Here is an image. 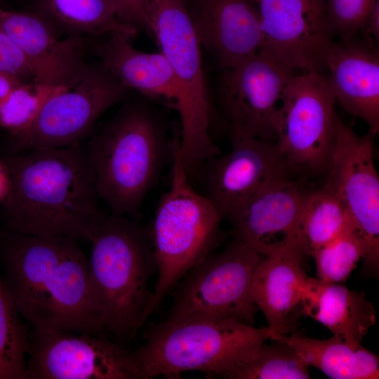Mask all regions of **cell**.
Returning a JSON list of instances; mask_svg holds the SVG:
<instances>
[{"mask_svg": "<svg viewBox=\"0 0 379 379\" xmlns=\"http://www.w3.org/2000/svg\"><path fill=\"white\" fill-rule=\"evenodd\" d=\"M11 187L2 229L92 242L105 216L84 146L36 149L2 157Z\"/></svg>", "mask_w": 379, "mask_h": 379, "instance_id": "6da1fadb", "label": "cell"}, {"mask_svg": "<svg viewBox=\"0 0 379 379\" xmlns=\"http://www.w3.org/2000/svg\"><path fill=\"white\" fill-rule=\"evenodd\" d=\"M0 264L13 302L32 329L106 332L90 300L88 260L77 240L1 229Z\"/></svg>", "mask_w": 379, "mask_h": 379, "instance_id": "7a4b0ae2", "label": "cell"}, {"mask_svg": "<svg viewBox=\"0 0 379 379\" xmlns=\"http://www.w3.org/2000/svg\"><path fill=\"white\" fill-rule=\"evenodd\" d=\"M145 101L124 105L84 146L100 200L137 220L148 193L171 162L175 136Z\"/></svg>", "mask_w": 379, "mask_h": 379, "instance_id": "3957f363", "label": "cell"}, {"mask_svg": "<svg viewBox=\"0 0 379 379\" xmlns=\"http://www.w3.org/2000/svg\"><path fill=\"white\" fill-rule=\"evenodd\" d=\"M88 267L90 300L106 332L131 340L144 325L157 270L149 227L121 215L105 216L93 240Z\"/></svg>", "mask_w": 379, "mask_h": 379, "instance_id": "277c9868", "label": "cell"}, {"mask_svg": "<svg viewBox=\"0 0 379 379\" xmlns=\"http://www.w3.org/2000/svg\"><path fill=\"white\" fill-rule=\"evenodd\" d=\"M271 338L267 327L255 328L233 319L163 321L147 329L145 343L132 354L142 379L178 378L188 371L223 378L253 359Z\"/></svg>", "mask_w": 379, "mask_h": 379, "instance_id": "5b68a950", "label": "cell"}, {"mask_svg": "<svg viewBox=\"0 0 379 379\" xmlns=\"http://www.w3.org/2000/svg\"><path fill=\"white\" fill-rule=\"evenodd\" d=\"M171 164L170 187L161 197L149 227L158 279L145 322L188 270L211 253L220 237L222 219L193 187L182 161L179 134Z\"/></svg>", "mask_w": 379, "mask_h": 379, "instance_id": "8992f818", "label": "cell"}, {"mask_svg": "<svg viewBox=\"0 0 379 379\" xmlns=\"http://www.w3.org/2000/svg\"><path fill=\"white\" fill-rule=\"evenodd\" d=\"M154 39L175 77L180 119V151L190 177L221 154L210 135L212 106L202 68L201 44L185 0H151Z\"/></svg>", "mask_w": 379, "mask_h": 379, "instance_id": "52a82bcc", "label": "cell"}, {"mask_svg": "<svg viewBox=\"0 0 379 379\" xmlns=\"http://www.w3.org/2000/svg\"><path fill=\"white\" fill-rule=\"evenodd\" d=\"M261 256L238 239L220 253L209 254L172 290L164 321L233 319L253 325L258 309L251 295V280Z\"/></svg>", "mask_w": 379, "mask_h": 379, "instance_id": "ba28073f", "label": "cell"}, {"mask_svg": "<svg viewBox=\"0 0 379 379\" xmlns=\"http://www.w3.org/2000/svg\"><path fill=\"white\" fill-rule=\"evenodd\" d=\"M129 91L101 62H87L46 100L30 127L9 142L8 154L81 145L100 116Z\"/></svg>", "mask_w": 379, "mask_h": 379, "instance_id": "9c48e42d", "label": "cell"}, {"mask_svg": "<svg viewBox=\"0 0 379 379\" xmlns=\"http://www.w3.org/2000/svg\"><path fill=\"white\" fill-rule=\"evenodd\" d=\"M279 108L276 144L293 170L328 168L338 117L335 98L320 73L293 75Z\"/></svg>", "mask_w": 379, "mask_h": 379, "instance_id": "30bf717a", "label": "cell"}, {"mask_svg": "<svg viewBox=\"0 0 379 379\" xmlns=\"http://www.w3.org/2000/svg\"><path fill=\"white\" fill-rule=\"evenodd\" d=\"M292 76L293 71L262 51L225 69L218 103L231 138L276 142L277 104Z\"/></svg>", "mask_w": 379, "mask_h": 379, "instance_id": "8fae6325", "label": "cell"}, {"mask_svg": "<svg viewBox=\"0 0 379 379\" xmlns=\"http://www.w3.org/2000/svg\"><path fill=\"white\" fill-rule=\"evenodd\" d=\"M373 136L358 135L338 118L324 187L342 202L367 248L364 263L375 272L379 261V178Z\"/></svg>", "mask_w": 379, "mask_h": 379, "instance_id": "7c38bea8", "label": "cell"}, {"mask_svg": "<svg viewBox=\"0 0 379 379\" xmlns=\"http://www.w3.org/2000/svg\"><path fill=\"white\" fill-rule=\"evenodd\" d=\"M26 379H140L133 356L102 335L29 333Z\"/></svg>", "mask_w": 379, "mask_h": 379, "instance_id": "4fadbf2b", "label": "cell"}, {"mask_svg": "<svg viewBox=\"0 0 379 379\" xmlns=\"http://www.w3.org/2000/svg\"><path fill=\"white\" fill-rule=\"evenodd\" d=\"M231 141L227 153L206 159L192 177L199 179L201 194L221 218L228 220L257 192L290 177L293 170L276 142L252 138Z\"/></svg>", "mask_w": 379, "mask_h": 379, "instance_id": "5bb4252c", "label": "cell"}, {"mask_svg": "<svg viewBox=\"0 0 379 379\" xmlns=\"http://www.w3.org/2000/svg\"><path fill=\"white\" fill-rule=\"evenodd\" d=\"M260 51L304 72L326 67L333 46L325 0H260Z\"/></svg>", "mask_w": 379, "mask_h": 379, "instance_id": "9a60e30c", "label": "cell"}, {"mask_svg": "<svg viewBox=\"0 0 379 379\" xmlns=\"http://www.w3.org/2000/svg\"><path fill=\"white\" fill-rule=\"evenodd\" d=\"M307 192L290 177L265 186L229 219L236 239L262 255L302 259L297 229Z\"/></svg>", "mask_w": 379, "mask_h": 379, "instance_id": "2e32d148", "label": "cell"}, {"mask_svg": "<svg viewBox=\"0 0 379 379\" xmlns=\"http://www.w3.org/2000/svg\"><path fill=\"white\" fill-rule=\"evenodd\" d=\"M0 29L28 61L34 81L52 86L68 82L88 62L95 44L92 36L72 35L60 39L52 25L32 11L6 10L0 6Z\"/></svg>", "mask_w": 379, "mask_h": 379, "instance_id": "e0dca14e", "label": "cell"}, {"mask_svg": "<svg viewBox=\"0 0 379 379\" xmlns=\"http://www.w3.org/2000/svg\"><path fill=\"white\" fill-rule=\"evenodd\" d=\"M185 1L201 46L221 67H232L260 51L259 13L251 1Z\"/></svg>", "mask_w": 379, "mask_h": 379, "instance_id": "ac0fdd59", "label": "cell"}, {"mask_svg": "<svg viewBox=\"0 0 379 379\" xmlns=\"http://www.w3.org/2000/svg\"><path fill=\"white\" fill-rule=\"evenodd\" d=\"M333 43L326 67L330 89L341 106L364 120L375 135L379 129V54L371 45Z\"/></svg>", "mask_w": 379, "mask_h": 379, "instance_id": "d6986e66", "label": "cell"}, {"mask_svg": "<svg viewBox=\"0 0 379 379\" xmlns=\"http://www.w3.org/2000/svg\"><path fill=\"white\" fill-rule=\"evenodd\" d=\"M302 259L262 255L251 280V295L264 314L271 340L293 332L302 315V296L308 277Z\"/></svg>", "mask_w": 379, "mask_h": 379, "instance_id": "ffe728a7", "label": "cell"}, {"mask_svg": "<svg viewBox=\"0 0 379 379\" xmlns=\"http://www.w3.org/2000/svg\"><path fill=\"white\" fill-rule=\"evenodd\" d=\"M132 39L121 33H109L104 41L94 44L92 52L125 87L176 109L178 92L168 60L161 52L136 49Z\"/></svg>", "mask_w": 379, "mask_h": 379, "instance_id": "44dd1931", "label": "cell"}, {"mask_svg": "<svg viewBox=\"0 0 379 379\" xmlns=\"http://www.w3.org/2000/svg\"><path fill=\"white\" fill-rule=\"evenodd\" d=\"M302 314L322 324L345 342L354 346L375 323V310L363 292L338 283L308 278L302 296Z\"/></svg>", "mask_w": 379, "mask_h": 379, "instance_id": "7402d4cb", "label": "cell"}, {"mask_svg": "<svg viewBox=\"0 0 379 379\" xmlns=\"http://www.w3.org/2000/svg\"><path fill=\"white\" fill-rule=\"evenodd\" d=\"M273 340L288 345L308 366L315 367L331 378H378V356L361 345H352L335 336L319 340L296 332L277 336Z\"/></svg>", "mask_w": 379, "mask_h": 379, "instance_id": "603a6c76", "label": "cell"}, {"mask_svg": "<svg viewBox=\"0 0 379 379\" xmlns=\"http://www.w3.org/2000/svg\"><path fill=\"white\" fill-rule=\"evenodd\" d=\"M31 11L48 21L59 36L118 32L133 39L138 31L119 20L114 0H34Z\"/></svg>", "mask_w": 379, "mask_h": 379, "instance_id": "cb8c5ba5", "label": "cell"}, {"mask_svg": "<svg viewBox=\"0 0 379 379\" xmlns=\"http://www.w3.org/2000/svg\"><path fill=\"white\" fill-rule=\"evenodd\" d=\"M357 230L339 199L323 186L307 192L297 229V248L302 257L312 256L320 247L342 234Z\"/></svg>", "mask_w": 379, "mask_h": 379, "instance_id": "d4e9b609", "label": "cell"}, {"mask_svg": "<svg viewBox=\"0 0 379 379\" xmlns=\"http://www.w3.org/2000/svg\"><path fill=\"white\" fill-rule=\"evenodd\" d=\"M0 274V379H26L29 333Z\"/></svg>", "mask_w": 379, "mask_h": 379, "instance_id": "484cf974", "label": "cell"}, {"mask_svg": "<svg viewBox=\"0 0 379 379\" xmlns=\"http://www.w3.org/2000/svg\"><path fill=\"white\" fill-rule=\"evenodd\" d=\"M261 346L257 355L226 373L232 379H307L308 366L288 345L277 340Z\"/></svg>", "mask_w": 379, "mask_h": 379, "instance_id": "4316f807", "label": "cell"}, {"mask_svg": "<svg viewBox=\"0 0 379 379\" xmlns=\"http://www.w3.org/2000/svg\"><path fill=\"white\" fill-rule=\"evenodd\" d=\"M60 86L23 81L0 102V128L7 133L9 142L30 127L44 103Z\"/></svg>", "mask_w": 379, "mask_h": 379, "instance_id": "83f0119b", "label": "cell"}, {"mask_svg": "<svg viewBox=\"0 0 379 379\" xmlns=\"http://www.w3.org/2000/svg\"><path fill=\"white\" fill-rule=\"evenodd\" d=\"M366 254V244L359 232L347 231L318 248L312 255L317 279L326 282H344Z\"/></svg>", "mask_w": 379, "mask_h": 379, "instance_id": "f1b7e54d", "label": "cell"}, {"mask_svg": "<svg viewBox=\"0 0 379 379\" xmlns=\"http://www.w3.org/2000/svg\"><path fill=\"white\" fill-rule=\"evenodd\" d=\"M373 0H325L328 22L333 33L345 41L362 29Z\"/></svg>", "mask_w": 379, "mask_h": 379, "instance_id": "f546056e", "label": "cell"}, {"mask_svg": "<svg viewBox=\"0 0 379 379\" xmlns=\"http://www.w3.org/2000/svg\"><path fill=\"white\" fill-rule=\"evenodd\" d=\"M0 71L15 75L24 81H34L33 71L26 58L1 29Z\"/></svg>", "mask_w": 379, "mask_h": 379, "instance_id": "4dcf8cb0", "label": "cell"}, {"mask_svg": "<svg viewBox=\"0 0 379 379\" xmlns=\"http://www.w3.org/2000/svg\"><path fill=\"white\" fill-rule=\"evenodd\" d=\"M119 20L138 30L142 29L154 39L149 9L151 0H114Z\"/></svg>", "mask_w": 379, "mask_h": 379, "instance_id": "1f68e13d", "label": "cell"}, {"mask_svg": "<svg viewBox=\"0 0 379 379\" xmlns=\"http://www.w3.org/2000/svg\"><path fill=\"white\" fill-rule=\"evenodd\" d=\"M363 28H366L367 32L373 35L375 40L378 43L379 39V0H373Z\"/></svg>", "mask_w": 379, "mask_h": 379, "instance_id": "d6a6232c", "label": "cell"}, {"mask_svg": "<svg viewBox=\"0 0 379 379\" xmlns=\"http://www.w3.org/2000/svg\"><path fill=\"white\" fill-rule=\"evenodd\" d=\"M24 81L12 74L0 71V102L18 85Z\"/></svg>", "mask_w": 379, "mask_h": 379, "instance_id": "836d02e7", "label": "cell"}, {"mask_svg": "<svg viewBox=\"0 0 379 379\" xmlns=\"http://www.w3.org/2000/svg\"><path fill=\"white\" fill-rule=\"evenodd\" d=\"M11 187L8 168L2 157L0 158V205L6 199Z\"/></svg>", "mask_w": 379, "mask_h": 379, "instance_id": "e575fe53", "label": "cell"}, {"mask_svg": "<svg viewBox=\"0 0 379 379\" xmlns=\"http://www.w3.org/2000/svg\"><path fill=\"white\" fill-rule=\"evenodd\" d=\"M250 1H255L258 2L260 0H250Z\"/></svg>", "mask_w": 379, "mask_h": 379, "instance_id": "d590c367", "label": "cell"}]
</instances>
